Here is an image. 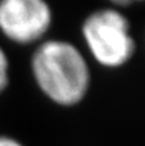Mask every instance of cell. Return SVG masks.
<instances>
[{"label":"cell","mask_w":145,"mask_h":146,"mask_svg":"<svg viewBox=\"0 0 145 146\" xmlns=\"http://www.w3.org/2000/svg\"><path fill=\"white\" fill-rule=\"evenodd\" d=\"M31 72L41 92L58 105H76L87 95L89 64L81 51L68 41L41 42L31 58Z\"/></svg>","instance_id":"obj_1"},{"label":"cell","mask_w":145,"mask_h":146,"mask_svg":"<svg viewBox=\"0 0 145 146\" xmlns=\"http://www.w3.org/2000/svg\"><path fill=\"white\" fill-rule=\"evenodd\" d=\"M82 36L92 58L107 68L123 66L135 53L128 19L117 9L91 13L84 21Z\"/></svg>","instance_id":"obj_2"},{"label":"cell","mask_w":145,"mask_h":146,"mask_svg":"<svg viewBox=\"0 0 145 146\" xmlns=\"http://www.w3.org/2000/svg\"><path fill=\"white\" fill-rule=\"evenodd\" d=\"M53 22V13L43 0L0 1V32L19 45L37 42Z\"/></svg>","instance_id":"obj_3"},{"label":"cell","mask_w":145,"mask_h":146,"mask_svg":"<svg viewBox=\"0 0 145 146\" xmlns=\"http://www.w3.org/2000/svg\"><path fill=\"white\" fill-rule=\"evenodd\" d=\"M9 85V59L4 49L0 46V94Z\"/></svg>","instance_id":"obj_4"},{"label":"cell","mask_w":145,"mask_h":146,"mask_svg":"<svg viewBox=\"0 0 145 146\" xmlns=\"http://www.w3.org/2000/svg\"><path fill=\"white\" fill-rule=\"evenodd\" d=\"M0 146H25V145L10 136L0 135Z\"/></svg>","instance_id":"obj_5"}]
</instances>
